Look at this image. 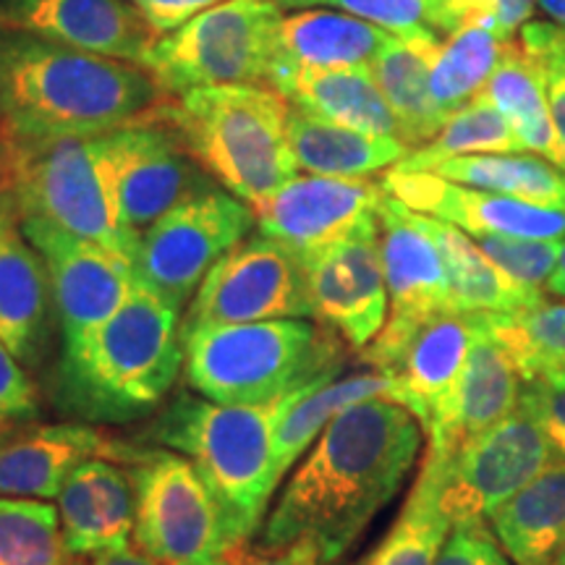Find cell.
Listing matches in <instances>:
<instances>
[{
  "label": "cell",
  "instance_id": "6da1fadb",
  "mask_svg": "<svg viewBox=\"0 0 565 565\" xmlns=\"http://www.w3.org/2000/svg\"><path fill=\"white\" fill-rule=\"evenodd\" d=\"M422 433L419 419L391 398L345 408L286 482L259 545L309 540L324 563H341L412 475Z\"/></svg>",
  "mask_w": 565,
  "mask_h": 565
},
{
  "label": "cell",
  "instance_id": "7a4b0ae2",
  "mask_svg": "<svg viewBox=\"0 0 565 565\" xmlns=\"http://www.w3.org/2000/svg\"><path fill=\"white\" fill-rule=\"evenodd\" d=\"M162 100L137 63L0 26V131L9 139L97 137L145 126Z\"/></svg>",
  "mask_w": 565,
  "mask_h": 565
},
{
  "label": "cell",
  "instance_id": "3957f363",
  "mask_svg": "<svg viewBox=\"0 0 565 565\" xmlns=\"http://www.w3.org/2000/svg\"><path fill=\"white\" fill-rule=\"evenodd\" d=\"M181 307L137 280L129 299L79 345L61 351L53 401L92 424H121L152 414L183 364Z\"/></svg>",
  "mask_w": 565,
  "mask_h": 565
},
{
  "label": "cell",
  "instance_id": "277c9868",
  "mask_svg": "<svg viewBox=\"0 0 565 565\" xmlns=\"http://www.w3.org/2000/svg\"><path fill=\"white\" fill-rule=\"evenodd\" d=\"M291 103L270 87L225 84L166 97L150 113L212 181L252 204L299 173L288 145Z\"/></svg>",
  "mask_w": 565,
  "mask_h": 565
},
{
  "label": "cell",
  "instance_id": "5b68a950",
  "mask_svg": "<svg viewBox=\"0 0 565 565\" xmlns=\"http://www.w3.org/2000/svg\"><path fill=\"white\" fill-rule=\"evenodd\" d=\"M282 395L270 404H215L179 395L147 429V440L189 458L221 511L231 545L249 542L263 524L275 477V422Z\"/></svg>",
  "mask_w": 565,
  "mask_h": 565
},
{
  "label": "cell",
  "instance_id": "8992f818",
  "mask_svg": "<svg viewBox=\"0 0 565 565\" xmlns=\"http://www.w3.org/2000/svg\"><path fill=\"white\" fill-rule=\"evenodd\" d=\"M343 362L333 330L307 320L204 328L183 341L186 383L215 404H270L330 383Z\"/></svg>",
  "mask_w": 565,
  "mask_h": 565
},
{
  "label": "cell",
  "instance_id": "52a82bcc",
  "mask_svg": "<svg viewBox=\"0 0 565 565\" xmlns=\"http://www.w3.org/2000/svg\"><path fill=\"white\" fill-rule=\"evenodd\" d=\"M9 141L13 147L11 196L19 217L45 221L134 259L137 242L121 223L105 134Z\"/></svg>",
  "mask_w": 565,
  "mask_h": 565
},
{
  "label": "cell",
  "instance_id": "ba28073f",
  "mask_svg": "<svg viewBox=\"0 0 565 565\" xmlns=\"http://www.w3.org/2000/svg\"><path fill=\"white\" fill-rule=\"evenodd\" d=\"M282 13L275 0H223L154 40L141 68L166 97L225 84L267 87Z\"/></svg>",
  "mask_w": 565,
  "mask_h": 565
},
{
  "label": "cell",
  "instance_id": "9c48e42d",
  "mask_svg": "<svg viewBox=\"0 0 565 565\" xmlns=\"http://www.w3.org/2000/svg\"><path fill=\"white\" fill-rule=\"evenodd\" d=\"M137 490L134 536L141 553L160 565H225L233 547L221 511L189 458L152 448L129 466Z\"/></svg>",
  "mask_w": 565,
  "mask_h": 565
},
{
  "label": "cell",
  "instance_id": "30bf717a",
  "mask_svg": "<svg viewBox=\"0 0 565 565\" xmlns=\"http://www.w3.org/2000/svg\"><path fill=\"white\" fill-rule=\"evenodd\" d=\"M252 225L257 221L249 204L212 186L141 233L131 259L137 280L181 307L212 267L249 238Z\"/></svg>",
  "mask_w": 565,
  "mask_h": 565
},
{
  "label": "cell",
  "instance_id": "8fae6325",
  "mask_svg": "<svg viewBox=\"0 0 565 565\" xmlns=\"http://www.w3.org/2000/svg\"><path fill=\"white\" fill-rule=\"evenodd\" d=\"M309 312L303 265L278 242L254 233L207 273L196 288L181 338L204 328L267 320H303Z\"/></svg>",
  "mask_w": 565,
  "mask_h": 565
},
{
  "label": "cell",
  "instance_id": "7c38bea8",
  "mask_svg": "<svg viewBox=\"0 0 565 565\" xmlns=\"http://www.w3.org/2000/svg\"><path fill=\"white\" fill-rule=\"evenodd\" d=\"M433 454V450H427ZM557 450L532 412L519 404L513 414L466 440L443 461V511L450 524L487 521L521 487L555 461Z\"/></svg>",
  "mask_w": 565,
  "mask_h": 565
},
{
  "label": "cell",
  "instance_id": "4fadbf2b",
  "mask_svg": "<svg viewBox=\"0 0 565 565\" xmlns=\"http://www.w3.org/2000/svg\"><path fill=\"white\" fill-rule=\"evenodd\" d=\"M479 312H440L404 333H380L364 349V359L395 385V404L419 419L433 435L448 416L471 343Z\"/></svg>",
  "mask_w": 565,
  "mask_h": 565
},
{
  "label": "cell",
  "instance_id": "5bb4252c",
  "mask_svg": "<svg viewBox=\"0 0 565 565\" xmlns=\"http://www.w3.org/2000/svg\"><path fill=\"white\" fill-rule=\"evenodd\" d=\"M21 231L47 267L63 351L110 320L137 288L131 259L84 242L45 221L19 217Z\"/></svg>",
  "mask_w": 565,
  "mask_h": 565
},
{
  "label": "cell",
  "instance_id": "9a60e30c",
  "mask_svg": "<svg viewBox=\"0 0 565 565\" xmlns=\"http://www.w3.org/2000/svg\"><path fill=\"white\" fill-rule=\"evenodd\" d=\"M309 312L353 349H366L387 322V286L377 212L303 265Z\"/></svg>",
  "mask_w": 565,
  "mask_h": 565
},
{
  "label": "cell",
  "instance_id": "2e32d148",
  "mask_svg": "<svg viewBox=\"0 0 565 565\" xmlns=\"http://www.w3.org/2000/svg\"><path fill=\"white\" fill-rule=\"evenodd\" d=\"M121 223L134 242L162 215L215 186L160 126H126L105 134Z\"/></svg>",
  "mask_w": 565,
  "mask_h": 565
},
{
  "label": "cell",
  "instance_id": "e0dca14e",
  "mask_svg": "<svg viewBox=\"0 0 565 565\" xmlns=\"http://www.w3.org/2000/svg\"><path fill=\"white\" fill-rule=\"evenodd\" d=\"M383 196V183L370 179L294 175L252 210L259 233L307 265L377 212Z\"/></svg>",
  "mask_w": 565,
  "mask_h": 565
},
{
  "label": "cell",
  "instance_id": "ac0fdd59",
  "mask_svg": "<svg viewBox=\"0 0 565 565\" xmlns=\"http://www.w3.org/2000/svg\"><path fill=\"white\" fill-rule=\"evenodd\" d=\"M150 450L89 424H11L0 429V498L53 500L84 461L137 466Z\"/></svg>",
  "mask_w": 565,
  "mask_h": 565
},
{
  "label": "cell",
  "instance_id": "d6986e66",
  "mask_svg": "<svg viewBox=\"0 0 565 565\" xmlns=\"http://www.w3.org/2000/svg\"><path fill=\"white\" fill-rule=\"evenodd\" d=\"M380 254L391 317L380 333H404L440 312H456L450 280L427 217L385 192L377 207Z\"/></svg>",
  "mask_w": 565,
  "mask_h": 565
},
{
  "label": "cell",
  "instance_id": "ffe728a7",
  "mask_svg": "<svg viewBox=\"0 0 565 565\" xmlns=\"http://www.w3.org/2000/svg\"><path fill=\"white\" fill-rule=\"evenodd\" d=\"M380 183L406 207L456 225L469 236L498 233L519 238H565V210L461 186L435 173L387 171Z\"/></svg>",
  "mask_w": 565,
  "mask_h": 565
},
{
  "label": "cell",
  "instance_id": "44dd1931",
  "mask_svg": "<svg viewBox=\"0 0 565 565\" xmlns=\"http://www.w3.org/2000/svg\"><path fill=\"white\" fill-rule=\"evenodd\" d=\"M0 26L137 66L154 45L129 0H0Z\"/></svg>",
  "mask_w": 565,
  "mask_h": 565
},
{
  "label": "cell",
  "instance_id": "7402d4cb",
  "mask_svg": "<svg viewBox=\"0 0 565 565\" xmlns=\"http://www.w3.org/2000/svg\"><path fill=\"white\" fill-rule=\"evenodd\" d=\"M53 288L47 267L24 236L17 202L0 196V341L24 366H42L53 349Z\"/></svg>",
  "mask_w": 565,
  "mask_h": 565
},
{
  "label": "cell",
  "instance_id": "603a6c76",
  "mask_svg": "<svg viewBox=\"0 0 565 565\" xmlns=\"http://www.w3.org/2000/svg\"><path fill=\"white\" fill-rule=\"evenodd\" d=\"M63 540L71 555L100 557L129 547L137 526V490L121 463L92 458L71 471L58 494Z\"/></svg>",
  "mask_w": 565,
  "mask_h": 565
},
{
  "label": "cell",
  "instance_id": "cb8c5ba5",
  "mask_svg": "<svg viewBox=\"0 0 565 565\" xmlns=\"http://www.w3.org/2000/svg\"><path fill=\"white\" fill-rule=\"evenodd\" d=\"M521 391H524V377L519 364L511 351L494 338L487 312H479L477 338L466 356L454 404L445 422L427 437V450L454 456L466 440L513 414L521 404Z\"/></svg>",
  "mask_w": 565,
  "mask_h": 565
},
{
  "label": "cell",
  "instance_id": "d4e9b609",
  "mask_svg": "<svg viewBox=\"0 0 565 565\" xmlns=\"http://www.w3.org/2000/svg\"><path fill=\"white\" fill-rule=\"evenodd\" d=\"M393 34L383 26L343 11L307 9L282 17L275 34V63L267 87L301 68H359L372 66Z\"/></svg>",
  "mask_w": 565,
  "mask_h": 565
},
{
  "label": "cell",
  "instance_id": "484cf974",
  "mask_svg": "<svg viewBox=\"0 0 565 565\" xmlns=\"http://www.w3.org/2000/svg\"><path fill=\"white\" fill-rule=\"evenodd\" d=\"M440 45L437 34H414V38L393 34L370 66L374 82L383 89L398 121V137L408 150L429 145L448 121L429 89V74Z\"/></svg>",
  "mask_w": 565,
  "mask_h": 565
},
{
  "label": "cell",
  "instance_id": "4316f807",
  "mask_svg": "<svg viewBox=\"0 0 565 565\" xmlns=\"http://www.w3.org/2000/svg\"><path fill=\"white\" fill-rule=\"evenodd\" d=\"M280 92L294 108L312 113L324 121L372 137H398L391 105L374 82L370 66L359 68H301L286 76Z\"/></svg>",
  "mask_w": 565,
  "mask_h": 565
},
{
  "label": "cell",
  "instance_id": "83f0119b",
  "mask_svg": "<svg viewBox=\"0 0 565 565\" xmlns=\"http://www.w3.org/2000/svg\"><path fill=\"white\" fill-rule=\"evenodd\" d=\"M288 145L299 171L328 179H370L395 168L408 154L401 139L345 129L294 105L288 116Z\"/></svg>",
  "mask_w": 565,
  "mask_h": 565
},
{
  "label": "cell",
  "instance_id": "f1b7e54d",
  "mask_svg": "<svg viewBox=\"0 0 565 565\" xmlns=\"http://www.w3.org/2000/svg\"><path fill=\"white\" fill-rule=\"evenodd\" d=\"M513 565H550L565 545V463L553 461L490 515Z\"/></svg>",
  "mask_w": 565,
  "mask_h": 565
},
{
  "label": "cell",
  "instance_id": "f546056e",
  "mask_svg": "<svg viewBox=\"0 0 565 565\" xmlns=\"http://www.w3.org/2000/svg\"><path fill=\"white\" fill-rule=\"evenodd\" d=\"M370 398H391L395 401V385L383 372H362L351 377L330 380L307 387V391L291 393L282 401V408L275 422V477L278 482L286 471L299 461L303 450L317 443L330 422L345 408L362 404Z\"/></svg>",
  "mask_w": 565,
  "mask_h": 565
},
{
  "label": "cell",
  "instance_id": "4dcf8cb0",
  "mask_svg": "<svg viewBox=\"0 0 565 565\" xmlns=\"http://www.w3.org/2000/svg\"><path fill=\"white\" fill-rule=\"evenodd\" d=\"M427 217V228L440 246L445 270L450 280V299L456 312H490L515 315L545 299L540 288L524 286L500 270L487 254L479 249L469 233L456 225Z\"/></svg>",
  "mask_w": 565,
  "mask_h": 565
},
{
  "label": "cell",
  "instance_id": "1f68e13d",
  "mask_svg": "<svg viewBox=\"0 0 565 565\" xmlns=\"http://www.w3.org/2000/svg\"><path fill=\"white\" fill-rule=\"evenodd\" d=\"M479 97L492 103L511 121L521 150L540 154L565 171V154L550 116L545 74L540 63L519 45V38L508 42L503 61L498 63Z\"/></svg>",
  "mask_w": 565,
  "mask_h": 565
},
{
  "label": "cell",
  "instance_id": "d6a6232c",
  "mask_svg": "<svg viewBox=\"0 0 565 565\" xmlns=\"http://www.w3.org/2000/svg\"><path fill=\"white\" fill-rule=\"evenodd\" d=\"M440 498L443 461L427 454L398 521L359 565H435L445 536L454 529Z\"/></svg>",
  "mask_w": 565,
  "mask_h": 565
},
{
  "label": "cell",
  "instance_id": "836d02e7",
  "mask_svg": "<svg viewBox=\"0 0 565 565\" xmlns=\"http://www.w3.org/2000/svg\"><path fill=\"white\" fill-rule=\"evenodd\" d=\"M433 173L461 186L565 210V171L532 152L461 154L435 166Z\"/></svg>",
  "mask_w": 565,
  "mask_h": 565
},
{
  "label": "cell",
  "instance_id": "e575fe53",
  "mask_svg": "<svg viewBox=\"0 0 565 565\" xmlns=\"http://www.w3.org/2000/svg\"><path fill=\"white\" fill-rule=\"evenodd\" d=\"M508 42L492 24H463L448 34L429 74V89L445 116L450 118L482 95Z\"/></svg>",
  "mask_w": 565,
  "mask_h": 565
},
{
  "label": "cell",
  "instance_id": "d590c367",
  "mask_svg": "<svg viewBox=\"0 0 565 565\" xmlns=\"http://www.w3.org/2000/svg\"><path fill=\"white\" fill-rule=\"evenodd\" d=\"M524 152L515 137L513 126L508 118L487 103L484 97H477L475 103L466 105L445 121L440 134L429 145L412 150L398 166L391 168L395 173H433L435 166L461 158V154H511Z\"/></svg>",
  "mask_w": 565,
  "mask_h": 565
},
{
  "label": "cell",
  "instance_id": "8d00e7d4",
  "mask_svg": "<svg viewBox=\"0 0 565 565\" xmlns=\"http://www.w3.org/2000/svg\"><path fill=\"white\" fill-rule=\"evenodd\" d=\"M490 330L511 351L524 383L565 370V301L542 299L515 315H490Z\"/></svg>",
  "mask_w": 565,
  "mask_h": 565
},
{
  "label": "cell",
  "instance_id": "74e56055",
  "mask_svg": "<svg viewBox=\"0 0 565 565\" xmlns=\"http://www.w3.org/2000/svg\"><path fill=\"white\" fill-rule=\"evenodd\" d=\"M0 565H84V561L68 553L53 505L0 498Z\"/></svg>",
  "mask_w": 565,
  "mask_h": 565
},
{
  "label": "cell",
  "instance_id": "f35d334b",
  "mask_svg": "<svg viewBox=\"0 0 565 565\" xmlns=\"http://www.w3.org/2000/svg\"><path fill=\"white\" fill-rule=\"evenodd\" d=\"M278 6L286 9H338L351 17L370 21L398 38H414V34H454L458 21L450 11L448 0H280Z\"/></svg>",
  "mask_w": 565,
  "mask_h": 565
},
{
  "label": "cell",
  "instance_id": "ab89813d",
  "mask_svg": "<svg viewBox=\"0 0 565 565\" xmlns=\"http://www.w3.org/2000/svg\"><path fill=\"white\" fill-rule=\"evenodd\" d=\"M471 238L500 270L540 291L553 275L563 246V238H519L498 233H475Z\"/></svg>",
  "mask_w": 565,
  "mask_h": 565
},
{
  "label": "cell",
  "instance_id": "60d3db41",
  "mask_svg": "<svg viewBox=\"0 0 565 565\" xmlns=\"http://www.w3.org/2000/svg\"><path fill=\"white\" fill-rule=\"evenodd\" d=\"M519 45L540 63L545 74L550 116L565 154V30L553 21H529L521 26Z\"/></svg>",
  "mask_w": 565,
  "mask_h": 565
},
{
  "label": "cell",
  "instance_id": "b9f144b4",
  "mask_svg": "<svg viewBox=\"0 0 565 565\" xmlns=\"http://www.w3.org/2000/svg\"><path fill=\"white\" fill-rule=\"evenodd\" d=\"M435 565H513L484 521L456 524L445 536Z\"/></svg>",
  "mask_w": 565,
  "mask_h": 565
},
{
  "label": "cell",
  "instance_id": "7bdbcfd3",
  "mask_svg": "<svg viewBox=\"0 0 565 565\" xmlns=\"http://www.w3.org/2000/svg\"><path fill=\"white\" fill-rule=\"evenodd\" d=\"M521 406L529 408L540 427L553 443L557 454L565 456V370L550 372L524 383L521 391Z\"/></svg>",
  "mask_w": 565,
  "mask_h": 565
},
{
  "label": "cell",
  "instance_id": "ee69618b",
  "mask_svg": "<svg viewBox=\"0 0 565 565\" xmlns=\"http://www.w3.org/2000/svg\"><path fill=\"white\" fill-rule=\"evenodd\" d=\"M38 408V387H34L19 359L0 341V429L11 427V424L32 422Z\"/></svg>",
  "mask_w": 565,
  "mask_h": 565
},
{
  "label": "cell",
  "instance_id": "f6af8a7d",
  "mask_svg": "<svg viewBox=\"0 0 565 565\" xmlns=\"http://www.w3.org/2000/svg\"><path fill=\"white\" fill-rule=\"evenodd\" d=\"M225 565H328L320 547L309 540H296L280 547L265 545H233L225 555Z\"/></svg>",
  "mask_w": 565,
  "mask_h": 565
},
{
  "label": "cell",
  "instance_id": "bcb514c9",
  "mask_svg": "<svg viewBox=\"0 0 565 565\" xmlns=\"http://www.w3.org/2000/svg\"><path fill=\"white\" fill-rule=\"evenodd\" d=\"M129 3L150 26L154 40H160L166 34L181 30L186 21L200 17L212 6L223 3V0H129Z\"/></svg>",
  "mask_w": 565,
  "mask_h": 565
},
{
  "label": "cell",
  "instance_id": "7dc6e473",
  "mask_svg": "<svg viewBox=\"0 0 565 565\" xmlns=\"http://www.w3.org/2000/svg\"><path fill=\"white\" fill-rule=\"evenodd\" d=\"M92 565H160V563L147 553H141V550L124 547V550H116V553L100 555Z\"/></svg>",
  "mask_w": 565,
  "mask_h": 565
},
{
  "label": "cell",
  "instance_id": "c3c4849f",
  "mask_svg": "<svg viewBox=\"0 0 565 565\" xmlns=\"http://www.w3.org/2000/svg\"><path fill=\"white\" fill-rule=\"evenodd\" d=\"M13 183V147L6 139V134L0 131V196L11 194Z\"/></svg>",
  "mask_w": 565,
  "mask_h": 565
},
{
  "label": "cell",
  "instance_id": "681fc988",
  "mask_svg": "<svg viewBox=\"0 0 565 565\" xmlns=\"http://www.w3.org/2000/svg\"><path fill=\"white\" fill-rule=\"evenodd\" d=\"M545 288L550 294L561 296V299L565 301V238H563V246H561V257H557V265L553 275H550Z\"/></svg>",
  "mask_w": 565,
  "mask_h": 565
},
{
  "label": "cell",
  "instance_id": "f907efd6",
  "mask_svg": "<svg viewBox=\"0 0 565 565\" xmlns=\"http://www.w3.org/2000/svg\"><path fill=\"white\" fill-rule=\"evenodd\" d=\"M536 6H540L542 13H545L553 24L565 30V0H536Z\"/></svg>",
  "mask_w": 565,
  "mask_h": 565
},
{
  "label": "cell",
  "instance_id": "816d5d0a",
  "mask_svg": "<svg viewBox=\"0 0 565 565\" xmlns=\"http://www.w3.org/2000/svg\"><path fill=\"white\" fill-rule=\"evenodd\" d=\"M550 565H565V545L557 550V555L550 561Z\"/></svg>",
  "mask_w": 565,
  "mask_h": 565
},
{
  "label": "cell",
  "instance_id": "f5cc1de1",
  "mask_svg": "<svg viewBox=\"0 0 565 565\" xmlns=\"http://www.w3.org/2000/svg\"><path fill=\"white\" fill-rule=\"evenodd\" d=\"M275 3H280V0H275Z\"/></svg>",
  "mask_w": 565,
  "mask_h": 565
}]
</instances>
